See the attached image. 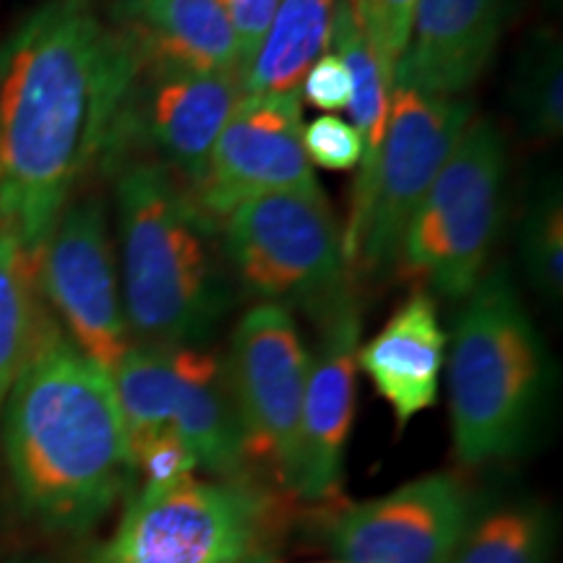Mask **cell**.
Segmentation results:
<instances>
[{"mask_svg":"<svg viewBox=\"0 0 563 563\" xmlns=\"http://www.w3.org/2000/svg\"><path fill=\"white\" fill-rule=\"evenodd\" d=\"M136 53L95 0H45L0 47V220L37 256L104 165Z\"/></svg>","mask_w":563,"mask_h":563,"instance_id":"cell-1","label":"cell"},{"mask_svg":"<svg viewBox=\"0 0 563 563\" xmlns=\"http://www.w3.org/2000/svg\"><path fill=\"white\" fill-rule=\"evenodd\" d=\"M3 449L21 509L53 532H87L131 485L110 371L51 316L5 397Z\"/></svg>","mask_w":563,"mask_h":563,"instance_id":"cell-2","label":"cell"},{"mask_svg":"<svg viewBox=\"0 0 563 563\" xmlns=\"http://www.w3.org/2000/svg\"><path fill=\"white\" fill-rule=\"evenodd\" d=\"M112 175L121 249L118 277L131 344H203L232 306L220 224L157 165L125 162Z\"/></svg>","mask_w":563,"mask_h":563,"instance_id":"cell-3","label":"cell"},{"mask_svg":"<svg viewBox=\"0 0 563 563\" xmlns=\"http://www.w3.org/2000/svg\"><path fill=\"white\" fill-rule=\"evenodd\" d=\"M548 386V355L506 266L462 300L449 350V415L456 460L481 467L530 439Z\"/></svg>","mask_w":563,"mask_h":563,"instance_id":"cell-4","label":"cell"},{"mask_svg":"<svg viewBox=\"0 0 563 563\" xmlns=\"http://www.w3.org/2000/svg\"><path fill=\"white\" fill-rule=\"evenodd\" d=\"M506 178L504 133L488 118H473L415 209L394 269L431 298H467L488 272L504 222Z\"/></svg>","mask_w":563,"mask_h":563,"instance_id":"cell-5","label":"cell"},{"mask_svg":"<svg viewBox=\"0 0 563 563\" xmlns=\"http://www.w3.org/2000/svg\"><path fill=\"white\" fill-rule=\"evenodd\" d=\"M224 264L258 302L319 316L350 292L342 228L323 188L258 196L220 224Z\"/></svg>","mask_w":563,"mask_h":563,"instance_id":"cell-6","label":"cell"},{"mask_svg":"<svg viewBox=\"0 0 563 563\" xmlns=\"http://www.w3.org/2000/svg\"><path fill=\"white\" fill-rule=\"evenodd\" d=\"M269 496L241 477H183L131 493L110 540L89 563H241L264 553Z\"/></svg>","mask_w":563,"mask_h":563,"instance_id":"cell-7","label":"cell"},{"mask_svg":"<svg viewBox=\"0 0 563 563\" xmlns=\"http://www.w3.org/2000/svg\"><path fill=\"white\" fill-rule=\"evenodd\" d=\"M125 435L173 428L199 467L238 477L245 470L243 431L232 399L228 365L217 352L131 344L112 368Z\"/></svg>","mask_w":563,"mask_h":563,"instance_id":"cell-8","label":"cell"},{"mask_svg":"<svg viewBox=\"0 0 563 563\" xmlns=\"http://www.w3.org/2000/svg\"><path fill=\"white\" fill-rule=\"evenodd\" d=\"M473 115V104L462 97L420 95L394 84L389 125L373 173L368 207L361 230L344 245L347 269L361 274L394 269L415 209L426 199Z\"/></svg>","mask_w":563,"mask_h":563,"instance_id":"cell-9","label":"cell"},{"mask_svg":"<svg viewBox=\"0 0 563 563\" xmlns=\"http://www.w3.org/2000/svg\"><path fill=\"white\" fill-rule=\"evenodd\" d=\"M241 100V76L136 58L104 167L150 162L188 188Z\"/></svg>","mask_w":563,"mask_h":563,"instance_id":"cell-10","label":"cell"},{"mask_svg":"<svg viewBox=\"0 0 563 563\" xmlns=\"http://www.w3.org/2000/svg\"><path fill=\"white\" fill-rule=\"evenodd\" d=\"M34 277L63 334L112 373L131 336L102 196L81 194L63 207L34 256Z\"/></svg>","mask_w":563,"mask_h":563,"instance_id":"cell-11","label":"cell"},{"mask_svg":"<svg viewBox=\"0 0 563 563\" xmlns=\"http://www.w3.org/2000/svg\"><path fill=\"white\" fill-rule=\"evenodd\" d=\"M224 365L241 418L245 464H262L287 485L311 368V352L290 308L274 302L249 308L232 332Z\"/></svg>","mask_w":563,"mask_h":563,"instance_id":"cell-12","label":"cell"},{"mask_svg":"<svg viewBox=\"0 0 563 563\" xmlns=\"http://www.w3.org/2000/svg\"><path fill=\"white\" fill-rule=\"evenodd\" d=\"M313 165L302 150V100L292 95H243L211 146L203 170L186 188L211 222L258 196L313 191Z\"/></svg>","mask_w":563,"mask_h":563,"instance_id":"cell-13","label":"cell"},{"mask_svg":"<svg viewBox=\"0 0 563 563\" xmlns=\"http://www.w3.org/2000/svg\"><path fill=\"white\" fill-rule=\"evenodd\" d=\"M481 501L452 473H431L347 506L329 525L344 563H452Z\"/></svg>","mask_w":563,"mask_h":563,"instance_id":"cell-14","label":"cell"},{"mask_svg":"<svg viewBox=\"0 0 563 563\" xmlns=\"http://www.w3.org/2000/svg\"><path fill=\"white\" fill-rule=\"evenodd\" d=\"M316 321L319 344L308 368L298 452L287 488L302 501L321 504L340 496L342 488L344 454L355 422L363 308L350 290Z\"/></svg>","mask_w":563,"mask_h":563,"instance_id":"cell-15","label":"cell"},{"mask_svg":"<svg viewBox=\"0 0 563 563\" xmlns=\"http://www.w3.org/2000/svg\"><path fill=\"white\" fill-rule=\"evenodd\" d=\"M511 16L514 0H418L391 87L462 97L496 58Z\"/></svg>","mask_w":563,"mask_h":563,"instance_id":"cell-16","label":"cell"},{"mask_svg":"<svg viewBox=\"0 0 563 563\" xmlns=\"http://www.w3.org/2000/svg\"><path fill=\"white\" fill-rule=\"evenodd\" d=\"M446 347L449 334L426 290L407 295L384 327L357 347V371L389 405L397 431L439 402Z\"/></svg>","mask_w":563,"mask_h":563,"instance_id":"cell-17","label":"cell"},{"mask_svg":"<svg viewBox=\"0 0 563 563\" xmlns=\"http://www.w3.org/2000/svg\"><path fill=\"white\" fill-rule=\"evenodd\" d=\"M108 19L129 37L139 60L243 79L235 37L220 0H118Z\"/></svg>","mask_w":563,"mask_h":563,"instance_id":"cell-18","label":"cell"},{"mask_svg":"<svg viewBox=\"0 0 563 563\" xmlns=\"http://www.w3.org/2000/svg\"><path fill=\"white\" fill-rule=\"evenodd\" d=\"M329 45H332V53L344 63L350 74V125L357 131L363 144V159L357 165L355 186H352L347 224L342 230V243L347 245L355 238V232L361 230L365 207H368L373 173H376L386 125H389L391 76L386 74L376 53H373L368 37H365L355 13H352L350 0H336Z\"/></svg>","mask_w":563,"mask_h":563,"instance_id":"cell-19","label":"cell"},{"mask_svg":"<svg viewBox=\"0 0 563 563\" xmlns=\"http://www.w3.org/2000/svg\"><path fill=\"white\" fill-rule=\"evenodd\" d=\"M334 5L336 0H279L269 32L243 74V95L300 91L306 70L329 47Z\"/></svg>","mask_w":563,"mask_h":563,"instance_id":"cell-20","label":"cell"},{"mask_svg":"<svg viewBox=\"0 0 563 563\" xmlns=\"http://www.w3.org/2000/svg\"><path fill=\"white\" fill-rule=\"evenodd\" d=\"M45 316L37 298L32 253L0 220V412L37 344Z\"/></svg>","mask_w":563,"mask_h":563,"instance_id":"cell-21","label":"cell"},{"mask_svg":"<svg viewBox=\"0 0 563 563\" xmlns=\"http://www.w3.org/2000/svg\"><path fill=\"white\" fill-rule=\"evenodd\" d=\"M553 519L543 504L477 506L452 563H548Z\"/></svg>","mask_w":563,"mask_h":563,"instance_id":"cell-22","label":"cell"},{"mask_svg":"<svg viewBox=\"0 0 563 563\" xmlns=\"http://www.w3.org/2000/svg\"><path fill=\"white\" fill-rule=\"evenodd\" d=\"M511 108L527 139L555 141L563 133V51L553 30L532 32L517 55Z\"/></svg>","mask_w":563,"mask_h":563,"instance_id":"cell-23","label":"cell"},{"mask_svg":"<svg viewBox=\"0 0 563 563\" xmlns=\"http://www.w3.org/2000/svg\"><path fill=\"white\" fill-rule=\"evenodd\" d=\"M519 249L530 285L548 300L563 292V196L559 178H548L527 203Z\"/></svg>","mask_w":563,"mask_h":563,"instance_id":"cell-24","label":"cell"},{"mask_svg":"<svg viewBox=\"0 0 563 563\" xmlns=\"http://www.w3.org/2000/svg\"><path fill=\"white\" fill-rule=\"evenodd\" d=\"M129 443V473L136 483L133 493H150L191 477L199 462L188 443L173 428H150L125 435Z\"/></svg>","mask_w":563,"mask_h":563,"instance_id":"cell-25","label":"cell"},{"mask_svg":"<svg viewBox=\"0 0 563 563\" xmlns=\"http://www.w3.org/2000/svg\"><path fill=\"white\" fill-rule=\"evenodd\" d=\"M350 5L378 63L386 74L394 76V66L402 58L410 37L418 0H350Z\"/></svg>","mask_w":563,"mask_h":563,"instance_id":"cell-26","label":"cell"},{"mask_svg":"<svg viewBox=\"0 0 563 563\" xmlns=\"http://www.w3.org/2000/svg\"><path fill=\"white\" fill-rule=\"evenodd\" d=\"M302 150L311 165L334 173L357 170L363 159V144L357 131L334 112H321L311 123L302 125Z\"/></svg>","mask_w":563,"mask_h":563,"instance_id":"cell-27","label":"cell"},{"mask_svg":"<svg viewBox=\"0 0 563 563\" xmlns=\"http://www.w3.org/2000/svg\"><path fill=\"white\" fill-rule=\"evenodd\" d=\"M277 3L279 0H220L232 37H235L243 74L249 70L253 55L258 53L266 32H269Z\"/></svg>","mask_w":563,"mask_h":563,"instance_id":"cell-28","label":"cell"},{"mask_svg":"<svg viewBox=\"0 0 563 563\" xmlns=\"http://www.w3.org/2000/svg\"><path fill=\"white\" fill-rule=\"evenodd\" d=\"M350 74L344 63L334 53H323L313 60L300 81V95L306 97L313 108L334 112L347 108L350 102Z\"/></svg>","mask_w":563,"mask_h":563,"instance_id":"cell-29","label":"cell"},{"mask_svg":"<svg viewBox=\"0 0 563 563\" xmlns=\"http://www.w3.org/2000/svg\"><path fill=\"white\" fill-rule=\"evenodd\" d=\"M241 563H272V559L266 553H258V555H251V559H245Z\"/></svg>","mask_w":563,"mask_h":563,"instance_id":"cell-30","label":"cell"},{"mask_svg":"<svg viewBox=\"0 0 563 563\" xmlns=\"http://www.w3.org/2000/svg\"><path fill=\"white\" fill-rule=\"evenodd\" d=\"M13 563H53V561H45V559H30V561H13Z\"/></svg>","mask_w":563,"mask_h":563,"instance_id":"cell-31","label":"cell"},{"mask_svg":"<svg viewBox=\"0 0 563 563\" xmlns=\"http://www.w3.org/2000/svg\"><path fill=\"white\" fill-rule=\"evenodd\" d=\"M545 3H548V5H559L561 0H545Z\"/></svg>","mask_w":563,"mask_h":563,"instance_id":"cell-32","label":"cell"},{"mask_svg":"<svg viewBox=\"0 0 563 563\" xmlns=\"http://www.w3.org/2000/svg\"><path fill=\"white\" fill-rule=\"evenodd\" d=\"M319 563H344V561H319Z\"/></svg>","mask_w":563,"mask_h":563,"instance_id":"cell-33","label":"cell"}]
</instances>
